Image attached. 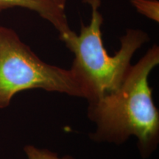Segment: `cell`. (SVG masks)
<instances>
[{
  "label": "cell",
  "instance_id": "6da1fadb",
  "mask_svg": "<svg viewBox=\"0 0 159 159\" xmlns=\"http://www.w3.org/2000/svg\"><path fill=\"white\" fill-rule=\"evenodd\" d=\"M159 64V47L154 44L135 65L116 91L89 102L88 117L96 142L122 144L131 136L143 158L152 155L159 143V113L152 99L149 75Z\"/></svg>",
  "mask_w": 159,
  "mask_h": 159
},
{
  "label": "cell",
  "instance_id": "3957f363",
  "mask_svg": "<svg viewBox=\"0 0 159 159\" xmlns=\"http://www.w3.org/2000/svg\"><path fill=\"white\" fill-rule=\"evenodd\" d=\"M35 89L86 98L71 69L45 63L13 30L0 25V109L9 106L17 93Z\"/></svg>",
  "mask_w": 159,
  "mask_h": 159
},
{
  "label": "cell",
  "instance_id": "5b68a950",
  "mask_svg": "<svg viewBox=\"0 0 159 159\" xmlns=\"http://www.w3.org/2000/svg\"><path fill=\"white\" fill-rule=\"evenodd\" d=\"M137 12L156 22H159V2L158 0H130Z\"/></svg>",
  "mask_w": 159,
  "mask_h": 159
},
{
  "label": "cell",
  "instance_id": "277c9868",
  "mask_svg": "<svg viewBox=\"0 0 159 159\" xmlns=\"http://www.w3.org/2000/svg\"><path fill=\"white\" fill-rule=\"evenodd\" d=\"M66 0H0V11L19 7L37 13L57 30L60 39L71 33L66 14Z\"/></svg>",
  "mask_w": 159,
  "mask_h": 159
},
{
  "label": "cell",
  "instance_id": "7a4b0ae2",
  "mask_svg": "<svg viewBox=\"0 0 159 159\" xmlns=\"http://www.w3.org/2000/svg\"><path fill=\"white\" fill-rule=\"evenodd\" d=\"M84 2L91 8L90 23L82 24L79 35L73 32L63 42L74 54L70 69L82 84L86 94L85 99L89 102L120 86L132 66L131 59L150 38L142 30L128 29L120 38V48L111 56L102 41L101 0Z\"/></svg>",
  "mask_w": 159,
  "mask_h": 159
},
{
  "label": "cell",
  "instance_id": "8992f818",
  "mask_svg": "<svg viewBox=\"0 0 159 159\" xmlns=\"http://www.w3.org/2000/svg\"><path fill=\"white\" fill-rule=\"evenodd\" d=\"M28 159H75L71 156L59 158L57 155L47 149H40L33 145H27L24 148Z\"/></svg>",
  "mask_w": 159,
  "mask_h": 159
}]
</instances>
